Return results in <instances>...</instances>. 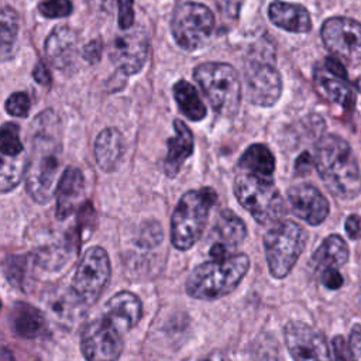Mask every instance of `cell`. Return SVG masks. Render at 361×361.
<instances>
[{"instance_id":"6da1fadb","label":"cell","mask_w":361,"mask_h":361,"mask_svg":"<svg viewBox=\"0 0 361 361\" xmlns=\"http://www.w3.org/2000/svg\"><path fill=\"white\" fill-rule=\"evenodd\" d=\"M316 169L326 188L338 199H354L361 193V172L350 144L336 135L322 137L316 145Z\"/></svg>"},{"instance_id":"7a4b0ae2","label":"cell","mask_w":361,"mask_h":361,"mask_svg":"<svg viewBox=\"0 0 361 361\" xmlns=\"http://www.w3.org/2000/svg\"><path fill=\"white\" fill-rule=\"evenodd\" d=\"M250 269L245 254H231L199 264L186 279V293L200 300H214L231 293Z\"/></svg>"},{"instance_id":"3957f363","label":"cell","mask_w":361,"mask_h":361,"mask_svg":"<svg viewBox=\"0 0 361 361\" xmlns=\"http://www.w3.org/2000/svg\"><path fill=\"white\" fill-rule=\"evenodd\" d=\"M48 113H42L41 128L32 140V154L28 158V168L25 173V188L28 195L37 203H48L54 190L56 172L59 168L61 144L54 131L49 130Z\"/></svg>"},{"instance_id":"277c9868","label":"cell","mask_w":361,"mask_h":361,"mask_svg":"<svg viewBox=\"0 0 361 361\" xmlns=\"http://www.w3.org/2000/svg\"><path fill=\"white\" fill-rule=\"evenodd\" d=\"M216 200L217 195L209 186L188 190L180 196L171 219V241L176 250L186 251L199 241Z\"/></svg>"},{"instance_id":"5b68a950","label":"cell","mask_w":361,"mask_h":361,"mask_svg":"<svg viewBox=\"0 0 361 361\" xmlns=\"http://www.w3.org/2000/svg\"><path fill=\"white\" fill-rule=\"evenodd\" d=\"M234 195L259 224L276 223L285 213V203L272 178L240 171L234 179Z\"/></svg>"},{"instance_id":"8992f818","label":"cell","mask_w":361,"mask_h":361,"mask_svg":"<svg viewBox=\"0 0 361 361\" xmlns=\"http://www.w3.org/2000/svg\"><path fill=\"white\" fill-rule=\"evenodd\" d=\"M307 240L306 230L293 220H279L264 235V250L269 274L282 279L288 276Z\"/></svg>"},{"instance_id":"52a82bcc","label":"cell","mask_w":361,"mask_h":361,"mask_svg":"<svg viewBox=\"0 0 361 361\" xmlns=\"http://www.w3.org/2000/svg\"><path fill=\"white\" fill-rule=\"evenodd\" d=\"M195 80L212 107L223 116H234L240 107L241 85L235 69L223 62H206L196 66Z\"/></svg>"},{"instance_id":"ba28073f","label":"cell","mask_w":361,"mask_h":361,"mask_svg":"<svg viewBox=\"0 0 361 361\" xmlns=\"http://www.w3.org/2000/svg\"><path fill=\"white\" fill-rule=\"evenodd\" d=\"M111 275L110 259L104 248L90 247L82 255L72 278L71 290L85 306L94 305L104 292Z\"/></svg>"},{"instance_id":"9c48e42d","label":"cell","mask_w":361,"mask_h":361,"mask_svg":"<svg viewBox=\"0 0 361 361\" xmlns=\"http://www.w3.org/2000/svg\"><path fill=\"white\" fill-rule=\"evenodd\" d=\"M214 28V16L209 7L200 3H183L176 7L171 21V30L178 45L186 51L202 47Z\"/></svg>"},{"instance_id":"30bf717a","label":"cell","mask_w":361,"mask_h":361,"mask_svg":"<svg viewBox=\"0 0 361 361\" xmlns=\"http://www.w3.org/2000/svg\"><path fill=\"white\" fill-rule=\"evenodd\" d=\"M245 85L247 96L254 104L269 107L276 103L282 92V80L274 66V52L264 56V52L259 51L250 56L245 65Z\"/></svg>"},{"instance_id":"8fae6325","label":"cell","mask_w":361,"mask_h":361,"mask_svg":"<svg viewBox=\"0 0 361 361\" xmlns=\"http://www.w3.org/2000/svg\"><path fill=\"white\" fill-rule=\"evenodd\" d=\"M121 330L104 314L90 322L80 337V351L86 361H117L124 343Z\"/></svg>"},{"instance_id":"7c38bea8","label":"cell","mask_w":361,"mask_h":361,"mask_svg":"<svg viewBox=\"0 0 361 361\" xmlns=\"http://www.w3.org/2000/svg\"><path fill=\"white\" fill-rule=\"evenodd\" d=\"M326 48L351 65L361 63V23L350 17H330L320 30Z\"/></svg>"},{"instance_id":"4fadbf2b","label":"cell","mask_w":361,"mask_h":361,"mask_svg":"<svg viewBox=\"0 0 361 361\" xmlns=\"http://www.w3.org/2000/svg\"><path fill=\"white\" fill-rule=\"evenodd\" d=\"M285 344L293 361H331L326 337L303 322H288Z\"/></svg>"},{"instance_id":"5bb4252c","label":"cell","mask_w":361,"mask_h":361,"mask_svg":"<svg viewBox=\"0 0 361 361\" xmlns=\"http://www.w3.org/2000/svg\"><path fill=\"white\" fill-rule=\"evenodd\" d=\"M313 80L317 92L329 102L351 106L354 102L353 86L348 82V75L338 58L327 56L316 65Z\"/></svg>"},{"instance_id":"9a60e30c","label":"cell","mask_w":361,"mask_h":361,"mask_svg":"<svg viewBox=\"0 0 361 361\" xmlns=\"http://www.w3.org/2000/svg\"><path fill=\"white\" fill-rule=\"evenodd\" d=\"M148 38L141 28L117 35L110 47V59L124 75H134L142 69L148 56Z\"/></svg>"},{"instance_id":"2e32d148","label":"cell","mask_w":361,"mask_h":361,"mask_svg":"<svg viewBox=\"0 0 361 361\" xmlns=\"http://www.w3.org/2000/svg\"><path fill=\"white\" fill-rule=\"evenodd\" d=\"M247 227L244 221L230 209H223L216 219L210 231V250L212 258H223L234 254L233 251L244 241Z\"/></svg>"},{"instance_id":"e0dca14e","label":"cell","mask_w":361,"mask_h":361,"mask_svg":"<svg viewBox=\"0 0 361 361\" xmlns=\"http://www.w3.org/2000/svg\"><path fill=\"white\" fill-rule=\"evenodd\" d=\"M288 202L293 214L310 226L322 224L330 212L329 200L310 183L292 186L288 190Z\"/></svg>"},{"instance_id":"ac0fdd59","label":"cell","mask_w":361,"mask_h":361,"mask_svg":"<svg viewBox=\"0 0 361 361\" xmlns=\"http://www.w3.org/2000/svg\"><path fill=\"white\" fill-rule=\"evenodd\" d=\"M55 216L58 220H65L79 209L85 197V176L79 168L68 166L63 171L55 189Z\"/></svg>"},{"instance_id":"d6986e66","label":"cell","mask_w":361,"mask_h":361,"mask_svg":"<svg viewBox=\"0 0 361 361\" xmlns=\"http://www.w3.org/2000/svg\"><path fill=\"white\" fill-rule=\"evenodd\" d=\"M103 314L107 316L123 333H126L141 320L142 303L137 295L128 290H120L107 300Z\"/></svg>"},{"instance_id":"ffe728a7","label":"cell","mask_w":361,"mask_h":361,"mask_svg":"<svg viewBox=\"0 0 361 361\" xmlns=\"http://www.w3.org/2000/svg\"><path fill=\"white\" fill-rule=\"evenodd\" d=\"M175 135L168 140V151L164 161V171L168 178H175L183 162L193 152V134L182 120L173 121Z\"/></svg>"},{"instance_id":"44dd1931","label":"cell","mask_w":361,"mask_h":361,"mask_svg":"<svg viewBox=\"0 0 361 361\" xmlns=\"http://www.w3.org/2000/svg\"><path fill=\"white\" fill-rule=\"evenodd\" d=\"M76 44L78 35L71 27H56L45 39V55L55 68L63 69L73 62Z\"/></svg>"},{"instance_id":"7402d4cb","label":"cell","mask_w":361,"mask_h":361,"mask_svg":"<svg viewBox=\"0 0 361 361\" xmlns=\"http://www.w3.org/2000/svg\"><path fill=\"white\" fill-rule=\"evenodd\" d=\"M271 21L290 32H309L312 30V20L309 11L296 3L275 0L268 7Z\"/></svg>"},{"instance_id":"603a6c76","label":"cell","mask_w":361,"mask_h":361,"mask_svg":"<svg viewBox=\"0 0 361 361\" xmlns=\"http://www.w3.org/2000/svg\"><path fill=\"white\" fill-rule=\"evenodd\" d=\"M13 331L23 338H37L47 331V322L42 312L30 303L18 302L10 314Z\"/></svg>"},{"instance_id":"cb8c5ba5","label":"cell","mask_w":361,"mask_h":361,"mask_svg":"<svg viewBox=\"0 0 361 361\" xmlns=\"http://www.w3.org/2000/svg\"><path fill=\"white\" fill-rule=\"evenodd\" d=\"M348 245L338 234L327 235L313 252L310 264L317 274L326 269H338L348 261Z\"/></svg>"},{"instance_id":"d4e9b609","label":"cell","mask_w":361,"mask_h":361,"mask_svg":"<svg viewBox=\"0 0 361 361\" xmlns=\"http://www.w3.org/2000/svg\"><path fill=\"white\" fill-rule=\"evenodd\" d=\"M124 151V141L121 133L109 127L104 128L94 142V158L99 168L104 172H111L117 168Z\"/></svg>"},{"instance_id":"484cf974","label":"cell","mask_w":361,"mask_h":361,"mask_svg":"<svg viewBox=\"0 0 361 361\" xmlns=\"http://www.w3.org/2000/svg\"><path fill=\"white\" fill-rule=\"evenodd\" d=\"M238 168L244 172L272 178L275 171V158L267 145L252 144L241 155Z\"/></svg>"},{"instance_id":"4316f807","label":"cell","mask_w":361,"mask_h":361,"mask_svg":"<svg viewBox=\"0 0 361 361\" xmlns=\"http://www.w3.org/2000/svg\"><path fill=\"white\" fill-rule=\"evenodd\" d=\"M173 96L180 111L192 121H200L206 116V107L196 89L180 79L173 85Z\"/></svg>"},{"instance_id":"83f0119b","label":"cell","mask_w":361,"mask_h":361,"mask_svg":"<svg viewBox=\"0 0 361 361\" xmlns=\"http://www.w3.org/2000/svg\"><path fill=\"white\" fill-rule=\"evenodd\" d=\"M28 159L23 155L18 157H3L1 159V171H0V188L3 193L14 189L27 173Z\"/></svg>"},{"instance_id":"f1b7e54d","label":"cell","mask_w":361,"mask_h":361,"mask_svg":"<svg viewBox=\"0 0 361 361\" xmlns=\"http://www.w3.org/2000/svg\"><path fill=\"white\" fill-rule=\"evenodd\" d=\"M18 34V16L11 7L1 11V55L6 59L11 52Z\"/></svg>"},{"instance_id":"f546056e","label":"cell","mask_w":361,"mask_h":361,"mask_svg":"<svg viewBox=\"0 0 361 361\" xmlns=\"http://www.w3.org/2000/svg\"><path fill=\"white\" fill-rule=\"evenodd\" d=\"M0 149L3 157H18L24 147L20 140V127L16 123H6L0 131Z\"/></svg>"},{"instance_id":"4dcf8cb0","label":"cell","mask_w":361,"mask_h":361,"mask_svg":"<svg viewBox=\"0 0 361 361\" xmlns=\"http://www.w3.org/2000/svg\"><path fill=\"white\" fill-rule=\"evenodd\" d=\"M38 10L48 18H62L72 13L71 0H44L38 4Z\"/></svg>"},{"instance_id":"1f68e13d","label":"cell","mask_w":361,"mask_h":361,"mask_svg":"<svg viewBox=\"0 0 361 361\" xmlns=\"http://www.w3.org/2000/svg\"><path fill=\"white\" fill-rule=\"evenodd\" d=\"M31 103L30 97L24 92H16L8 96L6 100V110L8 114L16 117H25L28 116Z\"/></svg>"},{"instance_id":"d6a6232c","label":"cell","mask_w":361,"mask_h":361,"mask_svg":"<svg viewBox=\"0 0 361 361\" xmlns=\"http://www.w3.org/2000/svg\"><path fill=\"white\" fill-rule=\"evenodd\" d=\"M118 4V25L123 30H128L134 23V0H117Z\"/></svg>"},{"instance_id":"836d02e7","label":"cell","mask_w":361,"mask_h":361,"mask_svg":"<svg viewBox=\"0 0 361 361\" xmlns=\"http://www.w3.org/2000/svg\"><path fill=\"white\" fill-rule=\"evenodd\" d=\"M319 276H320L322 285L326 286L327 289H333V290L340 289L344 282L338 269H326V271L320 272Z\"/></svg>"},{"instance_id":"e575fe53","label":"cell","mask_w":361,"mask_h":361,"mask_svg":"<svg viewBox=\"0 0 361 361\" xmlns=\"http://www.w3.org/2000/svg\"><path fill=\"white\" fill-rule=\"evenodd\" d=\"M334 361H350L351 353H350V344L345 343L343 336H336L331 341Z\"/></svg>"},{"instance_id":"d590c367","label":"cell","mask_w":361,"mask_h":361,"mask_svg":"<svg viewBox=\"0 0 361 361\" xmlns=\"http://www.w3.org/2000/svg\"><path fill=\"white\" fill-rule=\"evenodd\" d=\"M351 361H361V324H355L350 333Z\"/></svg>"},{"instance_id":"8d00e7d4","label":"cell","mask_w":361,"mask_h":361,"mask_svg":"<svg viewBox=\"0 0 361 361\" xmlns=\"http://www.w3.org/2000/svg\"><path fill=\"white\" fill-rule=\"evenodd\" d=\"M102 49H103L102 41L100 39H93V41H90L85 45L83 58L89 63H96V62H99V59L102 56Z\"/></svg>"},{"instance_id":"74e56055","label":"cell","mask_w":361,"mask_h":361,"mask_svg":"<svg viewBox=\"0 0 361 361\" xmlns=\"http://www.w3.org/2000/svg\"><path fill=\"white\" fill-rule=\"evenodd\" d=\"M344 227L351 240L361 238V217L358 214H350L345 219Z\"/></svg>"},{"instance_id":"f35d334b","label":"cell","mask_w":361,"mask_h":361,"mask_svg":"<svg viewBox=\"0 0 361 361\" xmlns=\"http://www.w3.org/2000/svg\"><path fill=\"white\" fill-rule=\"evenodd\" d=\"M243 0H217V6L221 13L230 18H235L240 13Z\"/></svg>"},{"instance_id":"ab89813d","label":"cell","mask_w":361,"mask_h":361,"mask_svg":"<svg viewBox=\"0 0 361 361\" xmlns=\"http://www.w3.org/2000/svg\"><path fill=\"white\" fill-rule=\"evenodd\" d=\"M32 78L39 83V85H49L51 83V73H49V71H48V68L44 65V63H41V62H38L37 65H35V68H34V71H32Z\"/></svg>"},{"instance_id":"60d3db41","label":"cell","mask_w":361,"mask_h":361,"mask_svg":"<svg viewBox=\"0 0 361 361\" xmlns=\"http://www.w3.org/2000/svg\"><path fill=\"white\" fill-rule=\"evenodd\" d=\"M312 157L307 154V152H303L298 159H296V164H295V171L298 173H306L310 171L312 168Z\"/></svg>"},{"instance_id":"b9f144b4","label":"cell","mask_w":361,"mask_h":361,"mask_svg":"<svg viewBox=\"0 0 361 361\" xmlns=\"http://www.w3.org/2000/svg\"><path fill=\"white\" fill-rule=\"evenodd\" d=\"M199 361H231V360L228 358V355L224 351L214 350V351L209 353L207 355H204L203 358H200Z\"/></svg>"},{"instance_id":"7bdbcfd3","label":"cell","mask_w":361,"mask_h":361,"mask_svg":"<svg viewBox=\"0 0 361 361\" xmlns=\"http://www.w3.org/2000/svg\"><path fill=\"white\" fill-rule=\"evenodd\" d=\"M92 7L99 10H106L110 4V0H86Z\"/></svg>"},{"instance_id":"ee69618b","label":"cell","mask_w":361,"mask_h":361,"mask_svg":"<svg viewBox=\"0 0 361 361\" xmlns=\"http://www.w3.org/2000/svg\"><path fill=\"white\" fill-rule=\"evenodd\" d=\"M0 361H16L13 353H11L6 345L1 347V357H0Z\"/></svg>"},{"instance_id":"f6af8a7d","label":"cell","mask_w":361,"mask_h":361,"mask_svg":"<svg viewBox=\"0 0 361 361\" xmlns=\"http://www.w3.org/2000/svg\"><path fill=\"white\" fill-rule=\"evenodd\" d=\"M360 298H361V295H360Z\"/></svg>"}]
</instances>
